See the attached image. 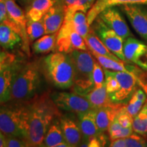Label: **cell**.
I'll return each instance as SVG.
<instances>
[{
	"label": "cell",
	"mask_w": 147,
	"mask_h": 147,
	"mask_svg": "<svg viewBox=\"0 0 147 147\" xmlns=\"http://www.w3.org/2000/svg\"><path fill=\"white\" fill-rule=\"evenodd\" d=\"M6 147H26L29 146L27 141L23 138L6 136Z\"/></svg>",
	"instance_id": "35"
},
{
	"label": "cell",
	"mask_w": 147,
	"mask_h": 147,
	"mask_svg": "<svg viewBox=\"0 0 147 147\" xmlns=\"http://www.w3.org/2000/svg\"><path fill=\"white\" fill-rule=\"evenodd\" d=\"M108 27L123 40L133 36L125 20L117 7H110L102 11L98 16Z\"/></svg>",
	"instance_id": "13"
},
{
	"label": "cell",
	"mask_w": 147,
	"mask_h": 147,
	"mask_svg": "<svg viewBox=\"0 0 147 147\" xmlns=\"http://www.w3.org/2000/svg\"><path fill=\"white\" fill-rule=\"evenodd\" d=\"M41 78L38 64L29 63L18 68L14 75L12 88V99L28 101L34 97L39 89Z\"/></svg>",
	"instance_id": "5"
},
{
	"label": "cell",
	"mask_w": 147,
	"mask_h": 147,
	"mask_svg": "<svg viewBox=\"0 0 147 147\" xmlns=\"http://www.w3.org/2000/svg\"><path fill=\"white\" fill-rule=\"evenodd\" d=\"M8 19L5 0H0V23Z\"/></svg>",
	"instance_id": "36"
},
{
	"label": "cell",
	"mask_w": 147,
	"mask_h": 147,
	"mask_svg": "<svg viewBox=\"0 0 147 147\" xmlns=\"http://www.w3.org/2000/svg\"><path fill=\"white\" fill-rule=\"evenodd\" d=\"M21 41L22 38L17 29L8 19L0 23V47L10 50Z\"/></svg>",
	"instance_id": "19"
},
{
	"label": "cell",
	"mask_w": 147,
	"mask_h": 147,
	"mask_svg": "<svg viewBox=\"0 0 147 147\" xmlns=\"http://www.w3.org/2000/svg\"><path fill=\"white\" fill-rule=\"evenodd\" d=\"M6 136L0 130V147H5L6 146Z\"/></svg>",
	"instance_id": "38"
},
{
	"label": "cell",
	"mask_w": 147,
	"mask_h": 147,
	"mask_svg": "<svg viewBox=\"0 0 147 147\" xmlns=\"http://www.w3.org/2000/svg\"><path fill=\"white\" fill-rule=\"evenodd\" d=\"M118 8L125 14L136 32L147 41V5L125 4Z\"/></svg>",
	"instance_id": "11"
},
{
	"label": "cell",
	"mask_w": 147,
	"mask_h": 147,
	"mask_svg": "<svg viewBox=\"0 0 147 147\" xmlns=\"http://www.w3.org/2000/svg\"><path fill=\"white\" fill-rule=\"evenodd\" d=\"M53 102L60 110L80 113L94 109L85 96L72 92H56L51 95Z\"/></svg>",
	"instance_id": "8"
},
{
	"label": "cell",
	"mask_w": 147,
	"mask_h": 147,
	"mask_svg": "<svg viewBox=\"0 0 147 147\" xmlns=\"http://www.w3.org/2000/svg\"><path fill=\"white\" fill-rule=\"evenodd\" d=\"M142 136L133 133L130 136L111 140V147H146L147 142Z\"/></svg>",
	"instance_id": "28"
},
{
	"label": "cell",
	"mask_w": 147,
	"mask_h": 147,
	"mask_svg": "<svg viewBox=\"0 0 147 147\" xmlns=\"http://www.w3.org/2000/svg\"><path fill=\"white\" fill-rule=\"evenodd\" d=\"M17 69L14 62L0 73V104L12 100V82Z\"/></svg>",
	"instance_id": "18"
},
{
	"label": "cell",
	"mask_w": 147,
	"mask_h": 147,
	"mask_svg": "<svg viewBox=\"0 0 147 147\" xmlns=\"http://www.w3.org/2000/svg\"><path fill=\"white\" fill-rule=\"evenodd\" d=\"M1 49H0V52H1Z\"/></svg>",
	"instance_id": "41"
},
{
	"label": "cell",
	"mask_w": 147,
	"mask_h": 147,
	"mask_svg": "<svg viewBox=\"0 0 147 147\" xmlns=\"http://www.w3.org/2000/svg\"><path fill=\"white\" fill-rule=\"evenodd\" d=\"M14 59H15V57H13L9 58L8 59H5L0 61V73H1L5 68H6L8 66L10 65L12 63H13L14 62Z\"/></svg>",
	"instance_id": "37"
},
{
	"label": "cell",
	"mask_w": 147,
	"mask_h": 147,
	"mask_svg": "<svg viewBox=\"0 0 147 147\" xmlns=\"http://www.w3.org/2000/svg\"><path fill=\"white\" fill-rule=\"evenodd\" d=\"M59 121L65 141L70 147L80 146L82 142V134L79 123L68 115L61 116Z\"/></svg>",
	"instance_id": "15"
},
{
	"label": "cell",
	"mask_w": 147,
	"mask_h": 147,
	"mask_svg": "<svg viewBox=\"0 0 147 147\" xmlns=\"http://www.w3.org/2000/svg\"><path fill=\"white\" fill-rule=\"evenodd\" d=\"M28 107V127L25 140L29 146H42L49 127L60 118L59 108L47 93L25 101Z\"/></svg>",
	"instance_id": "1"
},
{
	"label": "cell",
	"mask_w": 147,
	"mask_h": 147,
	"mask_svg": "<svg viewBox=\"0 0 147 147\" xmlns=\"http://www.w3.org/2000/svg\"><path fill=\"white\" fill-rule=\"evenodd\" d=\"M28 127V107L23 103L0 104V130L5 136L25 140Z\"/></svg>",
	"instance_id": "3"
},
{
	"label": "cell",
	"mask_w": 147,
	"mask_h": 147,
	"mask_svg": "<svg viewBox=\"0 0 147 147\" xmlns=\"http://www.w3.org/2000/svg\"><path fill=\"white\" fill-rule=\"evenodd\" d=\"M113 73L118 80L119 89L113 94L109 95L110 100L115 104H125L139 86L138 80L133 75L125 71H113Z\"/></svg>",
	"instance_id": "9"
},
{
	"label": "cell",
	"mask_w": 147,
	"mask_h": 147,
	"mask_svg": "<svg viewBox=\"0 0 147 147\" xmlns=\"http://www.w3.org/2000/svg\"><path fill=\"white\" fill-rule=\"evenodd\" d=\"M65 8L61 0L49 9L42 18L45 29V35L57 32L65 20Z\"/></svg>",
	"instance_id": "14"
},
{
	"label": "cell",
	"mask_w": 147,
	"mask_h": 147,
	"mask_svg": "<svg viewBox=\"0 0 147 147\" xmlns=\"http://www.w3.org/2000/svg\"><path fill=\"white\" fill-rule=\"evenodd\" d=\"M14 57L12 54H10V53H5V52H0V61H1L5 60V59H8L9 58L11 57Z\"/></svg>",
	"instance_id": "39"
},
{
	"label": "cell",
	"mask_w": 147,
	"mask_h": 147,
	"mask_svg": "<svg viewBox=\"0 0 147 147\" xmlns=\"http://www.w3.org/2000/svg\"><path fill=\"white\" fill-rule=\"evenodd\" d=\"M132 127L135 133L147 137V99L139 113L134 117Z\"/></svg>",
	"instance_id": "29"
},
{
	"label": "cell",
	"mask_w": 147,
	"mask_h": 147,
	"mask_svg": "<svg viewBox=\"0 0 147 147\" xmlns=\"http://www.w3.org/2000/svg\"><path fill=\"white\" fill-rule=\"evenodd\" d=\"M71 19L74 28L84 39L90 30V25L88 24L85 12L82 11H76L71 16Z\"/></svg>",
	"instance_id": "30"
},
{
	"label": "cell",
	"mask_w": 147,
	"mask_h": 147,
	"mask_svg": "<svg viewBox=\"0 0 147 147\" xmlns=\"http://www.w3.org/2000/svg\"><path fill=\"white\" fill-rule=\"evenodd\" d=\"M90 26L101 41L113 54L123 61L128 63L123 53L125 40L119 36L115 31L108 27L99 16H97Z\"/></svg>",
	"instance_id": "7"
},
{
	"label": "cell",
	"mask_w": 147,
	"mask_h": 147,
	"mask_svg": "<svg viewBox=\"0 0 147 147\" xmlns=\"http://www.w3.org/2000/svg\"><path fill=\"white\" fill-rule=\"evenodd\" d=\"M84 96L86 97L93 108L95 110L115 104V103L112 102L110 100L106 91L105 83L100 88H94L91 92Z\"/></svg>",
	"instance_id": "23"
},
{
	"label": "cell",
	"mask_w": 147,
	"mask_h": 147,
	"mask_svg": "<svg viewBox=\"0 0 147 147\" xmlns=\"http://www.w3.org/2000/svg\"><path fill=\"white\" fill-rule=\"evenodd\" d=\"M27 34L29 41H34L45 35V29L42 19L38 21L27 19Z\"/></svg>",
	"instance_id": "32"
},
{
	"label": "cell",
	"mask_w": 147,
	"mask_h": 147,
	"mask_svg": "<svg viewBox=\"0 0 147 147\" xmlns=\"http://www.w3.org/2000/svg\"><path fill=\"white\" fill-rule=\"evenodd\" d=\"M63 142H67L64 138L63 131L60 125L59 118L55 119L49 127L45 135L42 146L57 147L59 144Z\"/></svg>",
	"instance_id": "24"
},
{
	"label": "cell",
	"mask_w": 147,
	"mask_h": 147,
	"mask_svg": "<svg viewBox=\"0 0 147 147\" xmlns=\"http://www.w3.org/2000/svg\"><path fill=\"white\" fill-rule=\"evenodd\" d=\"M8 20L17 29L22 38L24 50L29 53V40L27 34L26 14L14 0H5Z\"/></svg>",
	"instance_id": "10"
},
{
	"label": "cell",
	"mask_w": 147,
	"mask_h": 147,
	"mask_svg": "<svg viewBox=\"0 0 147 147\" xmlns=\"http://www.w3.org/2000/svg\"><path fill=\"white\" fill-rule=\"evenodd\" d=\"M18 1H19V2H21L23 5H26L27 7L32 2L33 0H18Z\"/></svg>",
	"instance_id": "40"
},
{
	"label": "cell",
	"mask_w": 147,
	"mask_h": 147,
	"mask_svg": "<svg viewBox=\"0 0 147 147\" xmlns=\"http://www.w3.org/2000/svg\"><path fill=\"white\" fill-rule=\"evenodd\" d=\"M123 53L128 63H133L147 71V45L142 41L129 37L124 40Z\"/></svg>",
	"instance_id": "12"
},
{
	"label": "cell",
	"mask_w": 147,
	"mask_h": 147,
	"mask_svg": "<svg viewBox=\"0 0 147 147\" xmlns=\"http://www.w3.org/2000/svg\"><path fill=\"white\" fill-rule=\"evenodd\" d=\"M44 66L48 78L56 87L70 89L74 82V66L69 54L51 53L44 59Z\"/></svg>",
	"instance_id": "4"
},
{
	"label": "cell",
	"mask_w": 147,
	"mask_h": 147,
	"mask_svg": "<svg viewBox=\"0 0 147 147\" xmlns=\"http://www.w3.org/2000/svg\"><path fill=\"white\" fill-rule=\"evenodd\" d=\"M57 1L58 0H33L32 2L27 6V19L34 21H40Z\"/></svg>",
	"instance_id": "21"
},
{
	"label": "cell",
	"mask_w": 147,
	"mask_h": 147,
	"mask_svg": "<svg viewBox=\"0 0 147 147\" xmlns=\"http://www.w3.org/2000/svg\"><path fill=\"white\" fill-rule=\"evenodd\" d=\"M77 115L79 125L82 134V142L102 134L99 131L96 123V110L91 109Z\"/></svg>",
	"instance_id": "17"
},
{
	"label": "cell",
	"mask_w": 147,
	"mask_h": 147,
	"mask_svg": "<svg viewBox=\"0 0 147 147\" xmlns=\"http://www.w3.org/2000/svg\"><path fill=\"white\" fill-rule=\"evenodd\" d=\"M146 93L142 88L137 89L131 95V98L127 104H125V108L126 111L134 117L144 106L147 97Z\"/></svg>",
	"instance_id": "25"
},
{
	"label": "cell",
	"mask_w": 147,
	"mask_h": 147,
	"mask_svg": "<svg viewBox=\"0 0 147 147\" xmlns=\"http://www.w3.org/2000/svg\"><path fill=\"white\" fill-rule=\"evenodd\" d=\"M74 66L72 92L85 95L95 88L93 78L95 59L87 51L74 50L69 53Z\"/></svg>",
	"instance_id": "2"
},
{
	"label": "cell",
	"mask_w": 147,
	"mask_h": 147,
	"mask_svg": "<svg viewBox=\"0 0 147 147\" xmlns=\"http://www.w3.org/2000/svg\"><path fill=\"white\" fill-rule=\"evenodd\" d=\"M116 118L119 121V123L121 124V125H122L123 127H133L132 126H133L134 117H132L126 111L125 108V104L120 108Z\"/></svg>",
	"instance_id": "34"
},
{
	"label": "cell",
	"mask_w": 147,
	"mask_h": 147,
	"mask_svg": "<svg viewBox=\"0 0 147 147\" xmlns=\"http://www.w3.org/2000/svg\"><path fill=\"white\" fill-rule=\"evenodd\" d=\"M84 41L87 44V46L88 49H89V51H93V52L96 53L97 54L102 55V56L110 58L112 59L118 61H123L118 57L116 56L115 54H113L104 45V44L97 37L91 27H90L89 32L87 37L84 38Z\"/></svg>",
	"instance_id": "22"
},
{
	"label": "cell",
	"mask_w": 147,
	"mask_h": 147,
	"mask_svg": "<svg viewBox=\"0 0 147 147\" xmlns=\"http://www.w3.org/2000/svg\"><path fill=\"white\" fill-rule=\"evenodd\" d=\"M57 32L51 34H46L40 37L33 44L32 49L37 54L48 53L56 48V41Z\"/></svg>",
	"instance_id": "26"
},
{
	"label": "cell",
	"mask_w": 147,
	"mask_h": 147,
	"mask_svg": "<svg viewBox=\"0 0 147 147\" xmlns=\"http://www.w3.org/2000/svg\"><path fill=\"white\" fill-rule=\"evenodd\" d=\"M93 78L95 84V88H100L102 87L105 83V74L104 70L102 69V66L98 61L94 60L93 65Z\"/></svg>",
	"instance_id": "33"
},
{
	"label": "cell",
	"mask_w": 147,
	"mask_h": 147,
	"mask_svg": "<svg viewBox=\"0 0 147 147\" xmlns=\"http://www.w3.org/2000/svg\"><path fill=\"white\" fill-rule=\"evenodd\" d=\"M108 131L109 133L110 139L111 140L130 136L134 132L133 127L126 128L121 125L117 118L114 119V121L111 123Z\"/></svg>",
	"instance_id": "31"
},
{
	"label": "cell",
	"mask_w": 147,
	"mask_h": 147,
	"mask_svg": "<svg viewBox=\"0 0 147 147\" xmlns=\"http://www.w3.org/2000/svg\"><path fill=\"white\" fill-rule=\"evenodd\" d=\"M71 16H65L63 25L57 32L56 49L58 52L69 54L74 50L87 51L84 39L74 28Z\"/></svg>",
	"instance_id": "6"
},
{
	"label": "cell",
	"mask_w": 147,
	"mask_h": 147,
	"mask_svg": "<svg viewBox=\"0 0 147 147\" xmlns=\"http://www.w3.org/2000/svg\"><path fill=\"white\" fill-rule=\"evenodd\" d=\"M124 104H115L113 106H106L96 110V123L100 133L108 131L111 123L116 118L120 108Z\"/></svg>",
	"instance_id": "20"
},
{
	"label": "cell",
	"mask_w": 147,
	"mask_h": 147,
	"mask_svg": "<svg viewBox=\"0 0 147 147\" xmlns=\"http://www.w3.org/2000/svg\"><path fill=\"white\" fill-rule=\"evenodd\" d=\"M125 4H142L147 5V0H95L87 13V22L91 25L103 10L110 7H118Z\"/></svg>",
	"instance_id": "16"
},
{
	"label": "cell",
	"mask_w": 147,
	"mask_h": 147,
	"mask_svg": "<svg viewBox=\"0 0 147 147\" xmlns=\"http://www.w3.org/2000/svg\"><path fill=\"white\" fill-rule=\"evenodd\" d=\"M65 8V16H71L76 11L87 13L95 0H61Z\"/></svg>",
	"instance_id": "27"
}]
</instances>
